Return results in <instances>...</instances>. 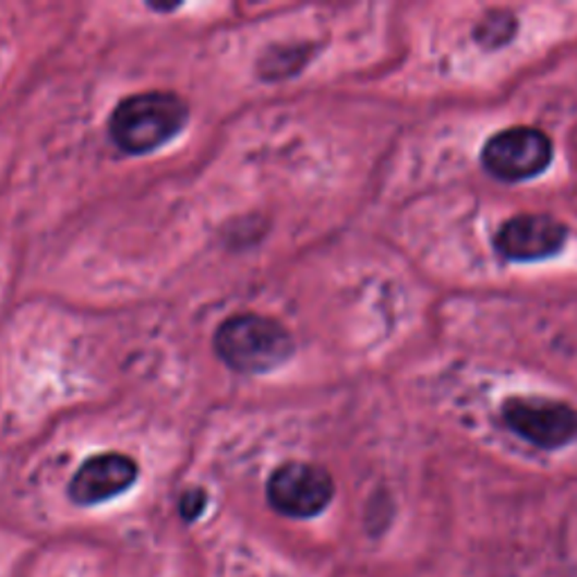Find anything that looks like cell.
I'll list each match as a JSON object with an SVG mask.
<instances>
[{"label": "cell", "mask_w": 577, "mask_h": 577, "mask_svg": "<svg viewBox=\"0 0 577 577\" xmlns=\"http://www.w3.org/2000/svg\"><path fill=\"white\" fill-rule=\"evenodd\" d=\"M215 352L235 372L264 375L287 363L296 352V344L280 321L247 312L219 325L215 332Z\"/></svg>", "instance_id": "7a4b0ae2"}, {"label": "cell", "mask_w": 577, "mask_h": 577, "mask_svg": "<svg viewBox=\"0 0 577 577\" xmlns=\"http://www.w3.org/2000/svg\"><path fill=\"white\" fill-rule=\"evenodd\" d=\"M517 27V21L513 14L507 12H492L483 19V23L477 27V41L483 48H498L513 39Z\"/></svg>", "instance_id": "9c48e42d"}, {"label": "cell", "mask_w": 577, "mask_h": 577, "mask_svg": "<svg viewBox=\"0 0 577 577\" xmlns=\"http://www.w3.org/2000/svg\"><path fill=\"white\" fill-rule=\"evenodd\" d=\"M503 422L541 449H560L577 437V411L546 397H510L503 404Z\"/></svg>", "instance_id": "5b68a950"}, {"label": "cell", "mask_w": 577, "mask_h": 577, "mask_svg": "<svg viewBox=\"0 0 577 577\" xmlns=\"http://www.w3.org/2000/svg\"><path fill=\"white\" fill-rule=\"evenodd\" d=\"M139 465L124 454H97L86 458L75 471L71 485H68V496L77 505L107 503L139 481Z\"/></svg>", "instance_id": "52a82bcc"}, {"label": "cell", "mask_w": 577, "mask_h": 577, "mask_svg": "<svg viewBox=\"0 0 577 577\" xmlns=\"http://www.w3.org/2000/svg\"><path fill=\"white\" fill-rule=\"evenodd\" d=\"M203 503H206V494L199 492V490L188 492V494L183 496V515H185L188 519H194V517L203 510Z\"/></svg>", "instance_id": "30bf717a"}, {"label": "cell", "mask_w": 577, "mask_h": 577, "mask_svg": "<svg viewBox=\"0 0 577 577\" xmlns=\"http://www.w3.org/2000/svg\"><path fill=\"white\" fill-rule=\"evenodd\" d=\"M568 240V228L549 215H517L505 221L496 237V251L513 262L555 257Z\"/></svg>", "instance_id": "8992f818"}, {"label": "cell", "mask_w": 577, "mask_h": 577, "mask_svg": "<svg viewBox=\"0 0 577 577\" xmlns=\"http://www.w3.org/2000/svg\"><path fill=\"white\" fill-rule=\"evenodd\" d=\"M190 109L185 99L169 91H147L124 97L109 118V139L131 156L149 154L185 129Z\"/></svg>", "instance_id": "6da1fadb"}, {"label": "cell", "mask_w": 577, "mask_h": 577, "mask_svg": "<svg viewBox=\"0 0 577 577\" xmlns=\"http://www.w3.org/2000/svg\"><path fill=\"white\" fill-rule=\"evenodd\" d=\"M271 507L289 519H312L334 498L329 471L312 462H285L266 483Z\"/></svg>", "instance_id": "277c9868"}, {"label": "cell", "mask_w": 577, "mask_h": 577, "mask_svg": "<svg viewBox=\"0 0 577 577\" xmlns=\"http://www.w3.org/2000/svg\"><path fill=\"white\" fill-rule=\"evenodd\" d=\"M483 167L494 179L519 183L539 177L553 160V143L544 131L513 127L494 133L481 154Z\"/></svg>", "instance_id": "3957f363"}, {"label": "cell", "mask_w": 577, "mask_h": 577, "mask_svg": "<svg viewBox=\"0 0 577 577\" xmlns=\"http://www.w3.org/2000/svg\"><path fill=\"white\" fill-rule=\"evenodd\" d=\"M310 52L304 50L302 46H276L266 50L260 57L257 63V75L266 82H276V80H285L296 75L300 68L310 61Z\"/></svg>", "instance_id": "ba28073f"}]
</instances>
